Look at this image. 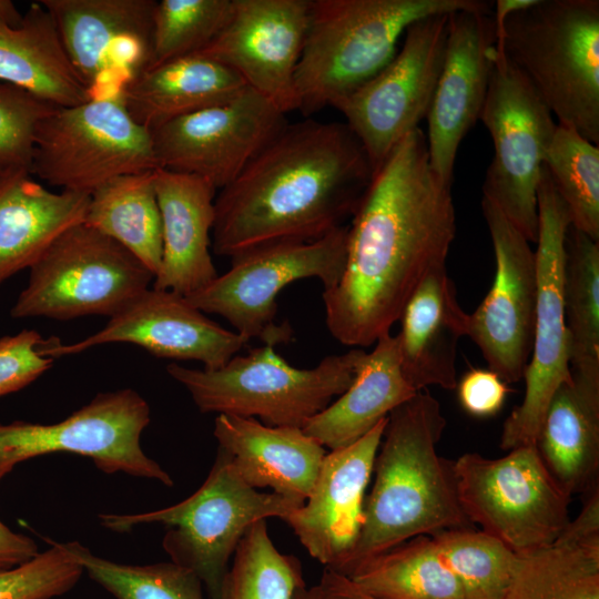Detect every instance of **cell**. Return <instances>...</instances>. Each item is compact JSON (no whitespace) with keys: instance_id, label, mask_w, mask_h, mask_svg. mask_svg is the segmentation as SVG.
<instances>
[{"instance_id":"cell-1","label":"cell","mask_w":599,"mask_h":599,"mask_svg":"<svg viewBox=\"0 0 599 599\" xmlns=\"http://www.w3.org/2000/svg\"><path fill=\"white\" fill-rule=\"evenodd\" d=\"M451 186L433 171L419 128L374 174L348 225L342 277L322 294L326 326L341 344L374 345L423 278L446 265L456 234Z\"/></svg>"},{"instance_id":"cell-2","label":"cell","mask_w":599,"mask_h":599,"mask_svg":"<svg viewBox=\"0 0 599 599\" xmlns=\"http://www.w3.org/2000/svg\"><path fill=\"white\" fill-rule=\"evenodd\" d=\"M373 176L346 123H287L215 196L213 251L232 257L266 243L317 240L353 216Z\"/></svg>"},{"instance_id":"cell-3","label":"cell","mask_w":599,"mask_h":599,"mask_svg":"<svg viewBox=\"0 0 599 599\" xmlns=\"http://www.w3.org/2000/svg\"><path fill=\"white\" fill-rule=\"evenodd\" d=\"M445 427L440 404L426 389L388 415L359 537L335 572L349 577L367 560L418 536L474 528L458 498L454 460L437 453Z\"/></svg>"},{"instance_id":"cell-4","label":"cell","mask_w":599,"mask_h":599,"mask_svg":"<svg viewBox=\"0 0 599 599\" xmlns=\"http://www.w3.org/2000/svg\"><path fill=\"white\" fill-rule=\"evenodd\" d=\"M491 6L483 0H311L295 73L297 110L309 116L336 108L394 58L414 22Z\"/></svg>"},{"instance_id":"cell-5","label":"cell","mask_w":599,"mask_h":599,"mask_svg":"<svg viewBox=\"0 0 599 599\" xmlns=\"http://www.w3.org/2000/svg\"><path fill=\"white\" fill-rule=\"evenodd\" d=\"M495 34L558 123L598 145L599 1L537 0Z\"/></svg>"},{"instance_id":"cell-6","label":"cell","mask_w":599,"mask_h":599,"mask_svg":"<svg viewBox=\"0 0 599 599\" xmlns=\"http://www.w3.org/2000/svg\"><path fill=\"white\" fill-rule=\"evenodd\" d=\"M302 505L247 485L230 455L217 448L205 481L181 502L149 512L98 517L102 527L114 532H129L146 524L164 525L162 546L171 561L192 570L210 599H221L230 561L247 529L271 517L283 519Z\"/></svg>"},{"instance_id":"cell-7","label":"cell","mask_w":599,"mask_h":599,"mask_svg":"<svg viewBox=\"0 0 599 599\" xmlns=\"http://www.w3.org/2000/svg\"><path fill=\"white\" fill-rule=\"evenodd\" d=\"M364 354L355 348L326 356L313 368H297L274 346L263 345L217 369L171 363L166 372L203 414L258 417L268 426L303 428L351 386Z\"/></svg>"},{"instance_id":"cell-8","label":"cell","mask_w":599,"mask_h":599,"mask_svg":"<svg viewBox=\"0 0 599 599\" xmlns=\"http://www.w3.org/2000/svg\"><path fill=\"white\" fill-rule=\"evenodd\" d=\"M29 270L13 318L112 317L154 280L129 250L84 222L61 232Z\"/></svg>"},{"instance_id":"cell-9","label":"cell","mask_w":599,"mask_h":599,"mask_svg":"<svg viewBox=\"0 0 599 599\" xmlns=\"http://www.w3.org/2000/svg\"><path fill=\"white\" fill-rule=\"evenodd\" d=\"M348 226L308 242L284 241L257 245L235 254L231 267L186 300L203 313L226 319L236 333L264 345L288 343L291 326L276 322L278 293L288 284L318 278L324 291L342 277Z\"/></svg>"},{"instance_id":"cell-10","label":"cell","mask_w":599,"mask_h":599,"mask_svg":"<svg viewBox=\"0 0 599 599\" xmlns=\"http://www.w3.org/2000/svg\"><path fill=\"white\" fill-rule=\"evenodd\" d=\"M458 498L475 526L518 555L550 546L570 522L568 495L536 445L502 457L466 453L454 460Z\"/></svg>"},{"instance_id":"cell-11","label":"cell","mask_w":599,"mask_h":599,"mask_svg":"<svg viewBox=\"0 0 599 599\" xmlns=\"http://www.w3.org/2000/svg\"><path fill=\"white\" fill-rule=\"evenodd\" d=\"M479 120L494 143L483 197L497 206L529 242H537V190L557 123L535 88L496 40Z\"/></svg>"},{"instance_id":"cell-12","label":"cell","mask_w":599,"mask_h":599,"mask_svg":"<svg viewBox=\"0 0 599 599\" xmlns=\"http://www.w3.org/2000/svg\"><path fill=\"white\" fill-rule=\"evenodd\" d=\"M155 169L151 132L133 120L118 90L48 115L35 133L30 173L91 194L116 176Z\"/></svg>"},{"instance_id":"cell-13","label":"cell","mask_w":599,"mask_h":599,"mask_svg":"<svg viewBox=\"0 0 599 599\" xmlns=\"http://www.w3.org/2000/svg\"><path fill=\"white\" fill-rule=\"evenodd\" d=\"M150 423V407L134 389L98 394L89 404L54 424H0V481L20 463L54 453L90 458L106 474L158 480L172 477L141 447Z\"/></svg>"},{"instance_id":"cell-14","label":"cell","mask_w":599,"mask_h":599,"mask_svg":"<svg viewBox=\"0 0 599 599\" xmlns=\"http://www.w3.org/2000/svg\"><path fill=\"white\" fill-rule=\"evenodd\" d=\"M537 305L531 355L525 369V395L506 418L500 448L536 445L548 405L558 387L571 379L564 308L565 240L571 225L568 209L542 165L537 190Z\"/></svg>"},{"instance_id":"cell-15","label":"cell","mask_w":599,"mask_h":599,"mask_svg":"<svg viewBox=\"0 0 599 599\" xmlns=\"http://www.w3.org/2000/svg\"><path fill=\"white\" fill-rule=\"evenodd\" d=\"M448 16L410 24L394 58L336 105L366 151L374 174L427 116L444 62Z\"/></svg>"},{"instance_id":"cell-16","label":"cell","mask_w":599,"mask_h":599,"mask_svg":"<svg viewBox=\"0 0 599 599\" xmlns=\"http://www.w3.org/2000/svg\"><path fill=\"white\" fill-rule=\"evenodd\" d=\"M287 124L286 114L246 88L231 101L152 130L158 167L200 176L221 190Z\"/></svg>"},{"instance_id":"cell-17","label":"cell","mask_w":599,"mask_h":599,"mask_svg":"<svg viewBox=\"0 0 599 599\" xmlns=\"http://www.w3.org/2000/svg\"><path fill=\"white\" fill-rule=\"evenodd\" d=\"M495 255L493 285L468 314L467 336L488 368L506 384L522 379L528 365L537 305L536 254L529 241L491 202L481 200Z\"/></svg>"},{"instance_id":"cell-18","label":"cell","mask_w":599,"mask_h":599,"mask_svg":"<svg viewBox=\"0 0 599 599\" xmlns=\"http://www.w3.org/2000/svg\"><path fill=\"white\" fill-rule=\"evenodd\" d=\"M93 95L122 90L152 60L154 0H40Z\"/></svg>"},{"instance_id":"cell-19","label":"cell","mask_w":599,"mask_h":599,"mask_svg":"<svg viewBox=\"0 0 599 599\" xmlns=\"http://www.w3.org/2000/svg\"><path fill=\"white\" fill-rule=\"evenodd\" d=\"M311 0H233L231 18L201 54L236 72L283 113L297 110L295 73Z\"/></svg>"},{"instance_id":"cell-20","label":"cell","mask_w":599,"mask_h":599,"mask_svg":"<svg viewBox=\"0 0 599 599\" xmlns=\"http://www.w3.org/2000/svg\"><path fill=\"white\" fill-rule=\"evenodd\" d=\"M108 343L134 344L158 357L197 361L205 369H217L248 339L206 317L185 296L153 287L110 317L101 331L67 345L54 337L44 339L40 349L55 358Z\"/></svg>"},{"instance_id":"cell-21","label":"cell","mask_w":599,"mask_h":599,"mask_svg":"<svg viewBox=\"0 0 599 599\" xmlns=\"http://www.w3.org/2000/svg\"><path fill=\"white\" fill-rule=\"evenodd\" d=\"M491 7L448 16L444 62L426 116V141L433 171L450 185L458 148L479 120L488 90L496 40Z\"/></svg>"},{"instance_id":"cell-22","label":"cell","mask_w":599,"mask_h":599,"mask_svg":"<svg viewBox=\"0 0 599 599\" xmlns=\"http://www.w3.org/2000/svg\"><path fill=\"white\" fill-rule=\"evenodd\" d=\"M387 419L355 443L327 453L304 505L282 519L306 551L332 571L342 567L359 537L365 490Z\"/></svg>"},{"instance_id":"cell-23","label":"cell","mask_w":599,"mask_h":599,"mask_svg":"<svg viewBox=\"0 0 599 599\" xmlns=\"http://www.w3.org/2000/svg\"><path fill=\"white\" fill-rule=\"evenodd\" d=\"M154 184L162 220V261L153 287L187 296L219 276L210 253L216 189L200 176L159 167Z\"/></svg>"},{"instance_id":"cell-24","label":"cell","mask_w":599,"mask_h":599,"mask_svg":"<svg viewBox=\"0 0 599 599\" xmlns=\"http://www.w3.org/2000/svg\"><path fill=\"white\" fill-rule=\"evenodd\" d=\"M213 435L243 480L255 489L304 504L327 454L298 427L268 426L253 417L220 414Z\"/></svg>"},{"instance_id":"cell-25","label":"cell","mask_w":599,"mask_h":599,"mask_svg":"<svg viewBox=\"0 0 599 599\" xmlns=\"http://www.w3.org/2000/svg\"><path fill=\"white\" fill-rule=\"evenodd\" d=\"M402 372L417 392L429 386L455 389L459 339L467 335L468 314L459 306L446 265L430 271L399 316Z\"/></svg>"},{"instance_id":"cell-26","label":"cell","mask_w":599,"mask_h":599,"mask_svg":"<svg viewBox=\"0 0 599 599\" xmlns=\"http://www.w3.org/2000/svg\"><path fill=\"white\" fill-rule=\"evenodd\" d=\"M0 81L60 108L92 98L69 62L53 19L40 1L21 14L11 1L0 0Z\"/></svg>"},{"instance_id":"cell-27","label":"cell","mask_w":599,"mask_h":599,"mask_svg":"<svg viewBox=\"0 0 599 599\" xmlns=\"http://www.w3.org/2000/svg\"><path fill=\"white\" fill-rule=\"evenodd\" d=\"M30 175H0V285L30 268L61 232L83 222L89 206V193L52 192Z\"/></svg>"},{"instance_id":"cell-28","label":"cell","mask_w":599,"mask_h":599,"mask_svg":"<svg viewBox=\"0 0 599 599\" xmlns=\"http://www.w3.org/2000/svg\"><path fill=\"white\" fill-rule=\"evenodd\" d=\"M374 345L351 386L302 428L331 450L355 443L417 393L402 372L396 335L388 333Z\"/></svg>"},{"instance_id":"cell-29","label":"cell","mask_w":599,"mask_h":599,"mask_svg":"<svg viewBox=\"0 0 599 599\" xmlns=\"http://www.w3.org/2000/svg\"><path fill=\"white\" fill-rule=\"evenodd\" d=\"M246 88L232 69L194 53L142 71L123 87L122 95L133 120L152 130L226 103Z\"/></svg>"},{"instance_id":"cell-30","label":"cell","mask_w":599,"mask_h":599,"mask_svg":"<svg viewBox=\"0 0 599 599\" xmlns=\"http://www.w3.org/2000/svg\"><path fill=\"white\" fill-rule=\"evenodd\" d=\"M536 447L551 476L572 497L599 486V387L576 380L554 394Z\"/></svg>"},{"instance_id":"cell-31","label":"cell","mask_w":599,"mask_h":599,"mask_svg":"<svg viewBox=\"0 0 599 599\" xmlns=\"http://www.w3.org/2000/svg\"><path fill=\"white\" fill-rule=\"evenodd\" d=\"M501 599H599V512L583 506L550 546L520 555Z\"/></svg>"},{"instance_id":"cell-32","label":"cell","mask_w":599,"mask_h":599,"mask_svg":"<svg viewBox=\"0 0 599 599\" xmlns=\"http://www.w3.org/2000/svg\"><path fill=\"white\" fill-rule=\"evenodd\" d=\"M155 170L116 176L90 194L84 223L113 238L155 276L162 261V220Z\"/></svg>"},{"instance_id":"cell-33","label":"cell","mask_w":599,"mask_h":599,"mask_svg":"<svg viewBox=\"0 0 599 599\" xmlns=\"http://www.w3.org/2000/svg\"><path fill=\"white\" fill-rule=\"evenodd\" d=\"M564 308L571 377L599 386V241L571 225L565 240Z\"/></svg>"},{"instance_id":"cell-34","label":"cell","mask_w":599,"mask_h":599,"mask_svg":"<svg viewBox=\"0 0 599 599\" xmlns=\"http://www.w3.org/2000/svg\"><path fill=\"white\" fill-rule=\"evenodd\" d=\"M348 578L379 599H469L429 536L412 538L367 560Z\"/></svg>"},{"instance_id":"cell-35","label":"cell","mask_w":599,"mask_h":599,"mask_svg":"<svg viewBox=\"0 0 599 599\" xmlns=\"http://www.w3.org/2000/svg\"><path fill=\"white\" fill-rule=\"evenodd\" d=\"M544 165L566 204L571 226L599 241V148L557 123Z\"/></svg>"},{"instance_id":"cell-36","label":"cell","mask_w":599,"mask_h":599,"mask_svg":"<svg viewBox=\"0 0 599 599\" xmlns=\"http://www.w3.org/2000/svg\"><path fill=\"white\" fill-rule=\"evenodd\" d=\"M305 585L301 561L273 544L266 520L253 524L240 540L221 599H292Z\"/></svg>"},{"instance_id":"cell-37","label":"cell","mask_w":599,"mask_h":599,"mask_svg":"<svg viewBox=\"0 0 599 599\" xmlns=\"http://www.w3.org/2000/svg\"><path fill=\"white\" fill-rule=\"evenodd\" d=\"M469 599H501L520 560L497 538L475 528L439 531L429 536Z\"/></svg>"},{"instance_id":"cell-38","label":"cell","mask_w":599,"mask_h":599,"mask_svg":"<svg viewBox=\"0 0 599 599\" xmlns=\"http://www.w3.org/2000/svg\"><path fill=\"white\" fill-rule=\"evenodd\" d=\"M61 545L115 599H204L200 578L172 561L125 565L99 557L79 541Z\"/></svg>"},{"instance_id":"cell-39","label":"cell","mask_w":599,"mask_h":599,"mask_svg":"<svg viewBox=\"0 0 599 599\" xmlns=\"http://www.w3.org/2000/svg\"><path fill=\"white\" fill-rule=\"evenodd\" d=\"M232 10L233 0L156 1L150 68L201 52L226 26Z\"/></svg>"},{"instance_id":"cell-40","label":"cell","mask_w":599,"mask_h":599,"mask_svg":"<svg viewBox=\"0 0 599 599\" xmlns=\"http://www.w3.org/2000/svg\"><path fill=\"white\" fill-rule=\"evenodd\" d=\"M58 108L23 88L0 81V175L30 173L38 126Z\"/></svg>"},{"instance_id":"cell-41","label":"cell","mask_w":599,"mask_h":599,"mask_svg":"<svg viewBox=\"0 0 599 599\" xmlns=\"http://www.w3.org/2000/svg\"><path fill=\"white\" fill-rule=\"evenodd\" d=\"M50 545L29 561L0 569V599H52L70 591L80 580L81 565L60 541Z\"/></svg>"},{"instance_id":"cell-42","label":"cell","mask_w":599,"mask_h":599,"mask_svg":"<svg viewBox=\"0 0 599 599\" xmlns=\"http://www.w3.org/2000/svg\"><path fill=\"white\" fill-rule=\"evenodd\" d=\"M44 338L32 329L0 338V397L34 382L53 363L41 353Z\"/></svg>"},{"instance_id":"cell-43","label":"cell","mask_w":599,"mask_h":599,"mask_svg":"<svg viewBox=\"0 0 599 599\" xmlns=\"http://www.w3.org/2000/svg\"><path fill=\"white\" fill-rule=\"evenodd\" d=\"M456 388L463 409L478 418L499 413L509 392L507 384L490 368H470Z\"/></svg>"},{"instance_id":"cell-44","label":"cell","mask_w":599,"mask_h":599,"mask_svg":"<svg viewBox=\"0 0 599 599\" xmlns=\"http://www.w3.org/2000/svg\"><path fill=\"white\" fill-rule=\"evenodd\" d=\"M32 538L11 530L0 519V569L24 564L39 554Z\"/></svg>"},{"instance_id":"cell-45","label":"cell","mask_w":599,"mask_h":599,"mask_svg":"<svg viewBox=\"0 0 599 599\" xmlns=\"http://www.w3.org/2000/svg\"><path fill=\"white\" fill-rule=\"evenodd\" d=\"M316 587L319 599H379L357 587L348 577L326 568Z\"/></svg>"},{"instance_id":"cell-46","label":"cell","mask_w":599,"mask_h":599,"mask_svg":"<svg viewBox=\"0 0 599 599\" xmlns=\"http://www.w3.org/2000/svg\"><path fill=\"white\" fill-rule=\"evenodd\" d=\"M537 0H497L491 12L494 26L498 27L512 12L524 10L532 6Z\"/></svg>"},{"instance_id":"cell-47","label":"cell","mask_w":599,"mask_h":599,"mask_svg":"<svg viewBox=\"0 0 599 599\" xmlns=\"http://www.w3.org/2000/svg\"><path fill=\"white\" fill-rule=\"evenodd\" d=\"M292 599H319L317 587L307 588L306 585H303L295 590Z\"/></svg>"}]
</instances>
